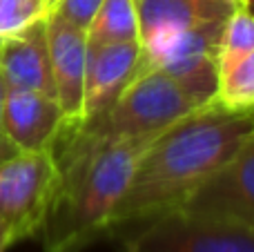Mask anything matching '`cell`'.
Segmentation results:
<instances>
[{
    "label": "cell",
    "instance_id": "cell-6",
    "mask_svg": "<svg viewBox=\"0 0 254 252\" xmlns=\"http://www.w3.org/2000/svg\"><path fill=\"white\" fill-rule=\"evenodd\" d=\"M125 252H254V228L181 210L138 223Z\"/></svg>",
    "mask_w": 254,
    "mask_h": 252
},
{
    "label": "cell",
    "instance_id": "cell-5",
    "mask_svg": "<svg viewBox=\"0 0 254 252\" xmlns=\"http://www.w3.org/2000/svg\"><path fill=\"white\" fill-rule=\"evenodd\" d=\"M58 179L52 150L18 152L0 163V228L9 246L40 235Z\"/></svg>",
    "mask_w": 254,
    "mask_h": 252
},
{
    "label": "cell",
    "instance_id": "cell-16",
    "mask_svg": "<svg viewBox=\"0 0 254 252\" xmlns=\"http://www.w3.org/2000/svg\"><path fill=\"white\" fill-rule=\"evenodd\" d=\"M254 49V16L241 7H234V11L225 20L223 40H221V56H237Z\"/></svg>",
    "mask_w": 254,
    "mask_h": 252
},
{
    "label": "cell",
    "instance_id": "cell-19",
    "mask_svg": "<svg viewBox=\"0 0 254 252\" xmlns=\"http://www.w3.org/2000/svg\"><path fill=\"white\" fill-rule=\"evenodd\" d=\"M234 2H237V7L246 9L250 16H254V0H234Z\"/></svg>",
    "mask_w": 254,
    "mask_h": 252
},
{
    "label": "cell",
    "instance_id": "cell-13",
    "mask_svg": "<svg viewBox=\"0 0 254 252\" xmlns=\"http://www.w3.org/2000/svg\"><path fill=\"white\" fill-rule=\"evenodd\" d=\"M214 105L228 112H254V49L237 56H219Z\"/></svg>",
    "mask_w": 254,
    "mask_h": 252
},
{
    "label": "cell",
    "instance_id": "cell-4",
    "mask_svg": "<svg viewBox=\"0 0 254 252\" xmlns=\"http://www.w3.org/2000/svg\"><path fill=\"white\" fill-rule=\"evenodd\" d=\"M225 20H207L163 38L140 43V58L134 78L147 71H163L174 78L198 105H207L216 94L221 40Z\"/></svg>",
    "mask_w": 254,
    "mask_h": 252
},
{
    "label": "cell",
    "instance_id": "cell-12",
    "mask_svg": "<svg viewBox=\"0 0 254 252\" xmlns=\"http://www.w3.org/2000/svg\"><path fill=\"white\" fill-rule=\"evenodd\" d=\"M140 43L172 36L234 11V0H134Z\"/></svg>",
    "mask_w": 254,
    "mask_h": 252
},
{
    "label": "cell",
    "instance_id": "cell-10",
    "mask_svg": "<svg viewBox=\"0 0 254 252\" xmlns=\"http://www.w3.org/2000/svg\"><path fill=\"white\" fill-rule=\"evenodd\" d=\"M47 43L56 101L65 114V127L78 125L83 107L87 34L85 29L63 20L56 13L47 16Z\"/></svg>",
    "mask_w": 254,
    "mask_h": 252
},
{
    "label": "cell",
    "instance_id": "cell-21",
    "mask_svg": "<svg viewBox=\"0 0 254 252\" xmlns=\"http://www.w3.org/2000/svg\"><path fill=\"white\" fill-rule=\"evenodd\" d=\"M4 94H7V87H4V80L0 76V116H2V105H4Z\"/></svg>",
    "mask_w": 254,
    "mask_h": 252
},
{
    "label": "cell",
    "instance_id": "cell-15",
    "mask_svg": "<svg viewBox=\"0 0 254 252\" xmlns=\"http://www.w3.org/2000/svg\"><path fill=\"white\" fill-rule=\"evenodd\" d=\"M47 16L49 9L43 0H0V40L20 34Z\"/></svg>",
    "mask_w": 254,
    "mask_h": 252
},
{
    "label": "cell",
    "instance_id": "cell-9",
    "mask_svg": "<svg viewBox=\"0 0 254 252\" xmlns=\"http://www.w3.org/2000/svg\"><path fill=\"white\" fill-rule=\"evenodd\" d=\"M65 127V114L54 96L34 89H7L0 129L18 152L52 150Z\"/></svg>",
    "mask_w": 254,
    "mask_h": 252
},
{
    "label": "cell",
    "instance_id": "cell-18",
    "mask_svg": "<svg viewBox=\"0 0 254 252\" xmlns=\"http://www.w3.org/2000/svg\"><path fill=\"white\" fill-rule=\"evenodd\" d=\"M16 154H18V147L13 145V143L4 136L2 129H0V163L7 161V159H11V156H16Z\"/></svg>",
    "mask_w": 254,
    "mask_h": 252
},
{
    "label": "cell",
    "instance_id": "cell-1",
    "mask_svg": "<svg viewBox=\"0 0 254 252\" xmlns=\"http://www.w3.org/2000/svg\"><path fill=\"white\" fill-rule=\"evenodd\" d=\"M254 136V112L239 114L207 103L158 134L143 152L116 203L112 230L138 226L183 205Z\"/></svg>",
    "mask_w": 254,
    "mask_h": 252
},
{
    "label": "cell",
    "instance_id": "cell-17",
    "mask_svg": "<svg viewBox=\"0 0 254 252\" xmlns=\"http://www.w3.org/2000/svg\"><path fill=\"white\" fill-rule=\"evenodd\" d=\"M101 2L103 0H58L52 13L61 16L63 20L71 22V25L80 27V29H87L89 20L94 18Z\"/></svg>",
    "mask_w": 254,
    "mask_h": 252
},
{
    "label": "cell",
    "instance_id": "cell-8",
    "mask_svg": "<svg viewBox=\"0 0 254 252\" xmlns=\"http://www.w3.org/2000/svg\"><path fill=\"white\" fill-rule=\"evenodd\" d=\"M140 43H87L80 123L101 116L134 80Z\"/></svg>",
    "mask_w": 254,
    "mask_h": 252
},
{
    "label": "cell",
    "instance_id": "cell-11",
    "mask_svg": "<svg viewBox=\"0 0 254 252\" xmlns=\"http://www.w3.org/2000/svg\"><path fill=\"white\" fill-rule=\"evenodd\" d=\"M0 76L7 89H34L56 98L47 43V18L0 40Z\"/></svg>",
    "mask_w": 254,
    "mask_h": 252
},
{
    "label": "cell",
    "instance_id": "cell-3",
    "mask_svg": "<svg viewBox=\"0 0 254 252\" xmlns=\"http://www.w3.org/2000/svg\"><path fill=\"white\" fill-rule=\"evenodd\" d=\"M198 107L201 105L174 78L154 69L136 76L101 116L63 127L52 152L54 156H74L127 141L156 138Z\"/></svg>",
    "mask_w": 254,
    "mask_h": 252
},
{
    "label": "cell",
    "instance_id": "cell-22",
    "mask_svg": "<svg viewBox=\"0 0 254 252\" xmlns=\"http://www.w3.org/2000/svg\"><path fill=\"white\" fill-rule=\"evenodd\" d=\"M43 2H45V4H47L49 13H52V11H54V7H56V2H58V0H43Z\"/></svg>",
    "mask_w": 254,
    "mask_h": 252
},
{
    "label": "cell",
    "instance_id": "cell-14",
    "mask_svg": "<svg viewBox=\"0 0 254 252\" xmlns=\"http://www.w3.org/2000/svg\"><path fill=\"white\" fill-rule=\"evenodd\" d=\"M87 43H140L134 0H103L89 20Z\"/></svg>",
    "mask_w": 254,
    "mask_h": 252
},
{
    "label": "cell",
    "instance_id": "cell-7",
    "mask_svg": "<svg viewBox=\"0 0 254 252\" xmlns=\"http://www.w3.org/2000/svg\"><path fill=\"white\" fill-rule=\"evenodd\" d=\"M176 210L254 228V136Z\"/></svg>",
    "mask_w": 254,
    "mask_h": 252
},
{
    "label": "cell",
    "instance_id": "cell-20",
    "mask_svg": "<svg viewBox=\"0 0 254 252\" xmlns=\"http://www.w3.org/2000/svg\"><path fill=\"white\" fill-rule=\"evenodd\" d=\"M11 246H9V241H7V235H4V230L0 228V252H7Z\"/></svg>",
    "mask_w": 254,
    "mask_h": 252
},
{
    "label": "cell",
    "instance_id": "cell-2",
    "mask_svg": "<svg viewBox=\"0 0 254 252\" xmlns=\"http://www.w3.org/2000/svg\"><path fill=\"white\" fill-rule=\"evenodd\" d=\"M152 141L140 138L89 154L54 156L58 179L38 235L45 252H80L112 232L116 203Z\"/></svg>",
    "mask_w": 254,
    "mask_h": 252
}]
</instances>
